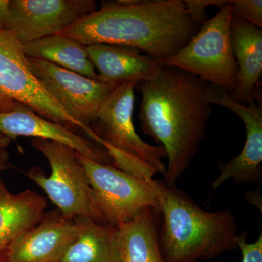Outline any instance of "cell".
<instances>
[{"label": "cell", "mask_w": 262, "mask_h": 262, "mask_svg": "<svg viewBox=\"0 0 262 262\" xmlns=\"http://www.w3.org/2000/svg\"><path fill=\"white\" fill-rule=\"evenodd\" d=\"M23 47L28 58L48 62L98 80L97 72L90 60L86 46L72 38L56 34L26 43Z\"/></svg>", "instance_id": "d6986e66"}, {"label": "cell", "mask_w": 262, "mask_h": 262, "mask_svg": "<svg viewBox=\"0 0 262 262\" xmlns=\"http://www.w3.org/2000/svg\"><path fill=\"white\" fill-rule=\"evenodd\" d=\"M229 3L232 14L244 19L258 28L261 29V0H230Z\"/></svg>", "instance_id": "ffe728a7"}, {"label": "cell", "mask_w": 262, "mask_h": 262, "mask_svg": "<svg viewBox=\"0 0 262 262\" xmlns=\"http://www.w3.org/2000/svg\"><path fill=\"white\" fill-rule=\"evenodd\" d=\"M232 51L237 61V84L231 97L241 104H249L258 87L262 73L261 29L232 14L230 25Z\"/></svg>", "instance_id": "9a60e30c"}, {"label": "cell", "mask_w": 262, "mask_h": 262, "mask_svg": "<svg viewBox=\"0 0 262 262\" xmlns=\"http://www.w3.org/2000/svg\"><path fill=\"white\" fill-rule=\"evenodd\" d=\"M232 16L227 1L178 53L157 61L158 64L177 67L230 94L237 84L238 73L231 42Z\"/></svg>", "instance_id": "5b68a950"}, {"label": "cell", "mask_w": 262, "mask_h": 262, "mask_svg": "<svg viewBox=\"0 0 262 262\" xmlns=\"http://www.w3.org/2000/svg\"><path fill=\"white\" fill-rule=\"evenodd\" d=\"M77 158L89 179L98 222L119 227L134 220L146 208L159 213L158 181L131 175L78 153Z\"/></svg>", "instance_id": "277c9868"}, {"label": "cell", "mask_w": 262, "mask_h": 262, "mask_svg": "<svg viewBox=\"0 0 262 262\" xmlns=\"http://www.w3.org/2000/svg\"><path fill=\"white\" fill-rule=\"evenodd\" d=\"M16 102L74 132L82 130L80 124L48 94L33 74L23 44L0 29V113L13 111Z\"/></svg>", "instance_id": "52a82bcc"}, {"label": "cell", "mask_w": 262, "mask_h": 262, "mask_svg": "<svg viewBox=\"0 0 262 262\" xmlns=\"http://www.w3.org/2000/svg\"><path fill=\"white\" fill-rule=\"evenodd\" d=\"M27 61L33 74L48 94L80 124L88 138L98 144L100 139L91 127L96 121L100 106L115 86L88 78L48 62L28 57Z\"/></svg>", "instance_id": "9c48e42d"}, {"label": "cell", "mask_w": 262, "mask_h": 262, "mask_svg": "<svg viewBox=\"0 0 262 262\" xmlns=\"http://www.w3.org/2000/svg\"><path fill=\"white\" fill-rule=\"evenodd\" d=\"M237 246L242 253L243 260L241 262H262L261 233L257 241L253 243L247 242V232L238 234Z\"/></svg>", "instance_id": "7402d4cb"}, {"label": "cell", "mask_w": 262, "mask_h": 262, "mask_svg": "<svg viewBox=\"0 0 262 262\" xmlns=\"http://www.w3.org/2000/svg\"><path fill=\"white\" fill-rule=\"evenodd\" d=\"M0 134L11 140L25 136L56 141L70 146L89 159L113 165V158L103 146L78 135L68 127L46 120L20 103L16 102L13 111L0 113Z\"/></svg>", "instance_id": "7c38bea8"}, {"label": "cell", "mask_w": 262, "mask_h": 262, "mask_svg": "<svg viewBox=\"0 0 262 262\" xmlns=\"http://www.w3.org/2000/svg\"><path fill=\"white\" fill-rule=\"evenodd\" d=\"M160 211L163 215L158 234L165 262H194L216 257L237 248V225L229 209H202L185 192L159 182Z\"/></svg>", "instance_id": "3957f363"}, {"label": "cell", "mask_w": 262, "mask_h": 262, "mask_svg": "<svg viewBox=\"0 0 262 262\" xmlns=\"http://www.w3.org/2000/svg\"><path fill=\"white\" fill-rule=\"evenodd\" d=\"M210 104H215L230 110L242 120L246 138L242 151L227 163H220V175L211 183L216 190L223 183L232 179L237 184L259 182L262 178V106L255 100L249 104H241L234 101L227 91L208 83L205 94Z\"/></svg>", "instance_id": "8fae6325"}, {"label": "cell", "mask_w": 262, "mask_h": 262, "mask_svg": "<svg viewBox=\"0 0 262 262\" xmlns=\"http://www.w3.org/2000/svg\"><path fill=\"white\" fill-rule=\"evenodd\" d=\"M77 239L59 262H120L117 227L91 218L76 219Z\"/></svg>", "instance_id": "ac0fdd59"}, {"label": "cell", "mask_w": 262, "mask_h": 262, "mask_svg": "<svg viewBox=\"0 0 262 262\" xmlns=\"http://www.w3.org/2000/svg\"><path fill=\"white\" fill-rule=\"evenodd\" d=\"M11 141L9 137L0 134V173L8 167L9 154L8 149Z\"/></svg>", "instance_id": "603a6c76"}, {"label": "cell", "mask_w": 262, "mask_h": 262, "mask_svg": "<svg viewBox=\"0 0 262 262\" xmlns=\"http://www.w3.org/2000/svg\"><path fill=\"white\" fill-rule=\"evenodd\" d=\"M227 1L225 0H186L184 1L188 13L193 21L201 27L208 20L205 9L208 6H216L221 8L225 7Z\"/></svg>", "instance_id": "44dd1931"}, {"label": "cell", "mask_w": 262, "mask_h": 262, "mask_svg": "<svg viewBox=\"0 0 262 262\" xmlns=\"http://www.w3.org/2000/svg\"><path fill=\"white\" fill-rule=\"evenodd\" d=\"M138 82L115 86L98 110L91 129L105 143L122 152L132 155L147 164L158 173L164 174L167 158L163 146H154L142 140L133 122L135 89Z\"/></svg>", "instance_id": "ba28073f"}, {"label": "cell", "mask_w": 262, "mask_h": 262, "mask_svg": "<svg viewBox=\"0 0 262 262\" xmlns=\"http://www.w3.org/2000/svg\"><path fill=\"white\" fill-rule=\"evenodd\" d=\"M201 27L182 0L103 2L98 9L61 32L88 46H127L159 61L174 56Z\"/></svg>", "instance_id": "7a4b0ae2"}, {"label": "cell", "mask_w": 262, "mask_h": 262, "mask_svg": "<svg viewBox=\"0 0 262 262\" xmlns=\"http://www.w3.org/2000/svg\"><path fill=\"white\" fill-rule=\"evenodd\" d=\"M208 82L175 67L136 84L141 96V130L163 146L168 160L164 183L174 187L190 166L206 136L213 110L205 97Z\"/></svg>", "instance_id": "6da1fadb"}, {"label": "cell", "mask_w": 262, "mask_h": 262, "mask_svg": "<svg viewBox=\"0 0 262 262\" xmlns=\"http://www.w3.org/2000/svg\"><path fill=\"white\" fill-rule=\"evenodd\" d=\"M31 146L46 157L51 173L47 177L42 169L34 167L27 173L29 178L46 192L65 218L96 221L89 179L77 151L46 139H32Z\"/></svg>", "instance_id": "8992f818"}, {"label": "cell", "mask_w": 262, "mask_h": 262, "mask_svg": "<svg viewBox=\"0 0 262 262\" xmlns=\"http://www.w3.org/2000/svg\"><path fill=\"white\" fill-rule=\"evenodd\" d=\"M79 234L75 220L65 218L58 209L21 234L10 246L5 262H59Z\"/></svg>", "instance_id": "4fadbf2b"}, {"label": "cell", "mask_w": 262, "mask_h": 262, "mask_svg": "<svg viewBox=\"0 0 262 262\" xmlns=\"http://www.w3.org/2000/svg\"><path fill=\"white\" fill-rule=\"evenodd\" d=\"M97 10L94 0H10L4 30L26 44L61 34Z\"/></svg>", "instance_id": "30bf717a"}, {"label": "cell", "mask_w": 262, "mask_h": 262, "mask_svg": "<svg viewBox=\"0 0 262 262\" xmlns=\"http://www.w3.org/2000/svg\"><path fill=\"white\" fill-rule=\"evenodd\" d=\"M157 213L147 208L128 223L117 227L120 262H165L158 238Z\"/></svg>", "instance_id": "e0dca14e"}, {"label": "cell", "mask_w": 262, "mask_h": 262, "mask_svg": "<svg viewBox=\"0 0 262 262\" xmlns=\"http://www.w3.org/2000/svg\"><path fill=\"white\" fill-rule=\"evenodd\" d=\"M89 58L96 69L98 80L117 86L142 82L158 75L161 67L136 48L115 45L86 46Z\"/></svg>", "instance_id": "5bb4252c"}, {"label": "cell", "mask_w": 262, "mask_h": 262, "mask_svg": "<svg viewBox=\"0 0 262 262\" xmlns=\"http://www.w3.org/2000/svg\"><path fill=\"white\" fill-rule=\"evenodd\" d=\"M46 198L31 190L13 194L0 179V262L21 234L37 225L46 213Z\"/></svg>", "instance_id": "2e32d148"}, {"label": "cell", "mask_w": 262, "mask_h": 262, "mask_svg": "<svg viewBox=\"0 0 262 262\" xmlns=\"http://www.w3.org/2000/svg\"><path fill=\"white\" fill-rule=\"evenodd\" d=\"M10 0H0V29H4L8 13Z\"/></svg>", "instance_id": "cb8c5ba5"}]
</instances>
